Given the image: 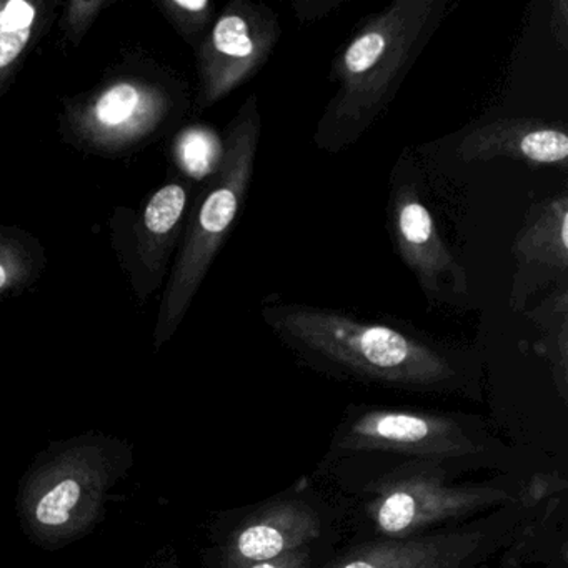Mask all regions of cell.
Returning <instances> with one entry per match:
<instances>
[{
  "label": "cell",
  "mask_w": 568,
  "mask_h": 568,
  "mask_svg": "<svg viewBox=\"0 0 568 568\" xmlns=\"http://www.w3.org/2000/svg\"><path fill=\"white\" fill-rule=\"evenodd\" d=\"M262 318L288 351L328 377L481 400V364L471 348L317 305H264Z\"/></svg>",
  "instance_id": "1"
},
{
  "label": "cell",
  "mask_w": 568,
  "mask_h": 568,
  "mask_svg": "<svg viewBox=\"0 0 568 568\" xmlns=\"http://www.w3.org/2000/svg\"><path fill=\"white\" fill-rule=\"evenodd\" d=\"M404 465L440 468L462 480L478 471L528 477L537 464L495 437L478 415L357 404L342 415L315 475L338 491Z\"/></svg>",
  "instance_id": "2"
},
{
  "label": "cell",
  "mask_w": 568,
  "mask_h": 568,
  "mask_svg": "<svg viewBox=\"0 0 568 568\" xmlns=\"http://www.w3.org/2000/svg\"><path fill=\"white\" fill-rule=\"evenodd\" d=\"M448 8V0H394L357 26L332 62L337 91L315 128L321 151H345L384 114Z\"/></svg>",
  "instance_id": "3"
},
{
  "label": "cell",
  "mask_w": 568,
  "mask_h": 568,
  "mask_svg": "<svg viewBox=\"0 0 568 568\" xmlns=\"http://www.w3.org/2000/svg\"><path fill=\"white\" fill-rule=\"evenodd\" d=\"M541 475L458 480L440 468L404 465L338 490L347 504V540L404 538L454 527L540 490Z\"/></svg>",
  "instance_id": "4"
},
{
  "label": "cell",
  "mask_w": 568,
  "mask_h": 568,
  "mask_svg": "<svg viewBox=\"0 0 568 568\" xmlns=\"http://www.w3.org/2000/svg\"><path fill=\"white\" fill-rule=\"evenodd\" d=\"M132 464L131 445L109 435H79L49 448L21 481L18 510L26 534L51 548L84 537Z\"/></svg>",
  "instance_id": "5"
},
{
  "label": "cell",
  "mask_w": 568,
  "mask_h": 568,
  "mask_svg": "<svg viewBox=\"0 0 568 568\" xmlns=\"http://www.w3.org/2000/svg\"><path fill=\"white\" fill-rule=\"evenodd\" d=\"M347 504L307 478L274 497L221 515L204 550V568H242L307 547H341Z\"/></svg>",
  "instance_id": "6"
},
{
  "label": "cell",
  "mask_w": 568,
  "mask_h": 568,
  "mask_svg": "<svg viewBox=\"0 0 568 568\" xmlns=\"http://www.w3.org/2000/svg\"><path fill=\"white\" fill-rule=\"evenodd\" d=\"M540 504L537 490L454 527L414 537L348 540L318 568H480L527 534Z\"/></svg>",
  "instance_id": "7"
},
{
  "label": "cell",
  "mask_w": 568,
  "mask_h": 568,
  "mask_svg": "<svg viewBox=\"0 0 568 568\" xmlns=\"http://www.w3.org/2000/svg\"><path fill=\"white\" fill-rule=\"evenodd\" d=\"M388 225L398 257L415 275L432 305L458 304L467 297L465 268L445 244L430 209L412 182L392 187Z\"/></svg>",
  "instance_id": "8"
},
{
  "label": "cell",
  "mask_w": 568,
  "mask_h": 568,
  "mask_svg": "<svg viewBox=\"0 0 568 568\" xmlns=\"http://www.w3.org/2000/svg\"><path fill=\"white\" fill-rule=\"evenodd\" d=\"M282 28L268 6L235 0L212 28L205 51L209 101H217L251 81L267 64Z\"/></svg>",
  "instance_id": "9"
},
{
  "label": "cell",
  "mask_w": 568,
  "mask_h": 568,
  "mask_svg": "<svg viewBox=\"0 0 568 568\" xmlns=\"http://www.w3.org/2000/svg\"><path fill=\"white\" fill-rule=\"evenodd\" d=\"M457 155L467 164L510 159L535 168L567 171V128L547 119H498L465 135L458 144Z\"/></svg>",
  "instance_id": "10"
},
{
  "label": "cell",
  "mask_w": 568,
  "mask_h": 568,
  "mask_svg": "<svg viewBox=\"0 0 568 568\" xmlns=\"http://www.w3.org/2000/svg\"><path fill=\"white\" fill-rule=\"evenodd\" d=\"M514 255L524 265H538L567 274V192H560L531 209L524 229L515 239Z\"/></svg>",
  "instance_id": "11"
},
{
  "label": "cell",
  "mask_w": 568,
  "mask_h": 568,
  "mask_svg": "<svg viewBox=\"0 0 568 568\" xmlns=\"http://www.w3.org/2000/svg\"><path fill=\"white\" fill-rule=\"evenodd\" d=\"M224 151L225 145L219 135L207 129H191L179 139V161L194 179H204L217 172Z\"/></svg>",
  "instance_id": "12"
},
{
  "label": "cell",
  "mask_w": 568,
  "mask_h": 568,
  "mask_svg": "<svg viewBox=\"0 0 568 568\" xmlns=\"http://www.w3.org/2000/svg\"><path fill=\"white\" fill-rule=\"evenodd\" d=\"M34 21V6L24 0H11L0 9V69L8 68L24 51Z\"/></svg>",
  "instance_id": "13"
},
{
  "label": "cell",
  "mask_w": 568,
  "mask_h": 568,
  "mask_svg": "<svg viewBox=\"0 0 568 568\" xmlns=\"http://www.w3.org/2000/svg\"><path fill=\"white\" fill-rule=\"evenodd\" d=\"M187 204V192L178 184L162 187L145 209V227L155 235L171 232L181 221Z\"/></svg>",
  "instance_id": "14"
},
{
  "label": "cell",
  "mask_w": 568,
  "mask_h": 568,
  "mask_svg": "<svg viewBox=\"0 0 568 568\" xmlns=\"http://www.w3.org/2000/svg\"><path fill=\"white\" fill-rule=\"evenodd\" d=\"M139 91L131 84H119L105 92L95 105V118L105 128L128 122L139 108Z\"/></svg>",
  "instance_id": "15"
},
{
  "label": "cell",
  "mask_w": 568,
  "mask_h": 568,
  "mask_svg": "<svg viewBox=\"0 0 568 568\" xmlns=\"http://www.w3.org/2000/svg\"><path fill=\"white\" fill-rule=\"evenodd\" d=\"M334 550V547H307L274 560L258 561L242 568H318Z\"/></svg>",
  "instance_id": "16"
},
{
  "label": "cell",
  "mask_w": 568,
  "mask_h": 568,
  "mask_svg": "<svg viewBox=\"0 0 568 568\" xmlns=\"http://www.w3.org/2000/svg\"><path fill=\"white\" fill-rule=\"evenodd\" d=\"M291 4L295 18L302 24H311L337 12L345 4V0H292Z\"/></svg>",
  "instance_id": "17"
},
{
  "label": "cell",
  "mask_w": 568,
  "mask_h": 568,
  "mask_svg": "<svg viewBox=\"0 0 568 568\" xmlns=\"http://www.w3.org/2000/svg\"><path fill=\"white\" fill-rule=\"evenodd\" d=\"M551 34L555 42L560 45L561 51H568V2L567 0H555L551 4L550 16Z\"/></svg>",
  "instance_id": "18"
},
{
  "label": "cell",
  "mask_w": 568,
  "mask_h": 568,
  "mask_svg": "<svg viewBox=\"0 0 568 568\" xmlns=\"http://www.w3.org/2000/svg\"><path fill=\"white\" fill-rule=\"evenodd\" d=\"M175 6L182 9V11L189 12H201L211 9V4H209L207 0H178Z\"/></svg>",
  "instance_id": "19"
},
{
  "label": "cell",
  "mask_w": 568,
  "mask_h": 568,
  "mask_svg": "<svg viewBox=\"0 0 568 568\" xmlns=\"http://www.w3.org/2000/svg\"><path fill=\"white\" fill-rule=\"evenodd\" d=\"M158 568H181L178 551H169V554L165 555L164 560L159 564Z\"/></svg>",
  "instance_id": "20"
},
{
  "label": "cell",
  "mask_w": 568,
  "mask_h": 568,
  "mask_svg": "<svg viewBox=\"0 0 568 568\" xmlns=\"http://www.w3.org/2000/svg\"><path fill=\"white\" fill-rule=\"evenodd\" d=\"M6 284H8V272L0 265V288L4 287Z\"/></svg>",
  "instance_id": "21"
}]
</instances>
